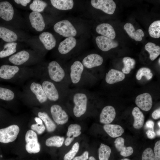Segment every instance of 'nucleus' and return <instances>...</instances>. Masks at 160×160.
I'll list each match as a JSON object with an SVG mask.
<instances>
[{
  "mask_svg": "<svg viewBox=\"0 0 160 160\" xmlns=\"http://www.w3.org/2000/svg\"><path fill=\"white\" fill-rule=\"evenodd\" d=\"M29 57V54L28 52L24 50L22 51L10 56L9 60L14 65H19L26 62Z\"/></svg>",
  "mask_w": 160,
  "mask_h": 160,
  "instance_id": "5701e85b",
  "label": "nucleus"
},
{
  "mask_svg": "<svg viewBox=\"0 0 160 160\" xmlns=\"http://www.w3.org/2000/svg\"><path fill=\"white\" fill-rule=\"evenodd\" d=\"M74 138L72 137H67L65 141V145L67 146H68L74 140Z\"/></svg>",
  "mask_w": 160,
  "mask_h": 160,
  "instance_id": "3c124183",
  "label": "nucleus"
},
{
  "mask_svg": "<svg viewBox=\"0 0 160 160\" xmlns=\"http://www.w3.org/2000/svg\"><path fill=\"white\" fill-rule=\"evenodd\" d=\"M54 31L64 37H73L77 34V31L71 23L67 20H63L56 23L54 26Z\"/></svg>",
  "mask_w": 160,
  "mask_h": 160,
  "instance_id": "f257e3e1",
  "label": "nucleus"
},
{
  "mask_svg": "<svg viewBox=\"0 0 160 160\" xmlns=\"http://www.w3.org/2000/svg\"><path fill=\"white\" fill-rule=\"evenodd\" d=\"M16 66L3 65L0 68V77L5 79H9L13 78L19 71Z\"/></svg>",
  "mask_w": 160,
  "mask_h": 160,
  "instance_id": "a211bd4d",
  "label": "nucleus"
},
{
  "mask_svg": "<svg viewBox=\"0 0 160 160\" xmlns=\"http://www.w3.org/2000/svg\"><path fill=\"white\" fill-rule=\"evenodd\" d=\"M103 62L102 56L97 54H91L87 56L83 59V65L85 67L90 68L101 65Z\"/></svg>",
  "mask_w": 160,
  "mask_h": 160,
  "instance_id": "ddd939ff",
  "label": "nucleus"
},
{
  "mask_svg": "<svg viewBox=\"0 0 160 160\" xmlns=\"http://www.w3.org/2000/svg\"><path fill=\"white\" fill-rule=\"evenodd\" d=\"M91 3L94 8L109 15L114 13L116 7V3L112 0H92Z\"/></svg>",
  "mask_w": 160,
  "mask_h": 160,
  "instance_id": "39448f33",
  "label": "nucleus"
},
{
  "mask_svg": "<svg viewBox=\"0 0 160 160\" xmlns=\"http://www.w3.org/2000/svg\"><path fill=\"white\" fill-rule=\"evenodd\" d=\"M47 5V3L43 1L34 0L30 5L29 7L33 11L39 12L43 11Z\"/></svg>",
  "mask_w": 160,
  "mask_h": 160,
  "instance_id": "c9c22d12",
  "label": "nucleus"
},
{
  "mask_svg": "<svg viewBox=\"0 0 160 160\" xmlns=\"http://www.w3.org/2000/svg\"><path fill=\"white\" fill-rule=\"evenodd\" d=\"M95 41L98 47L103 51H107L116 48L119 45L117 41L103 36L97 37Z\"/></svg>",
  "mask_w": 160,
  "mask_h": 160,
  "instance_id": "6e6552de",
  "label": "nucleus"
},
{
  "mask_svg": "<svg viewBox=\"0 0 160 160\" xmlns=\"http://www.w3.org/2000/svg\"><path fill=\"white\" fill-rule=\"evenodd\" d=\"M20 131L19 127L12 125L0 129V142L7 143L14 141Z\"/></svg>",
  "mask_w": 160,
  "mask_h": 160,
  "instance_id": "20e7f679",
  "label": "nucleus"
},
{
  "mask_svg": "<svg viewBox=\"0 0 160 160\" xmlns=\"http://www.w3.org/2000/svg\"><path fill=\"white\" fill-rule=\"evenodd\" d=\"M0 157H2V155H0Z\"/></svg>",
  "mask_w": 160,
  "mask_h": 160,
  "instance_id": "bf43d9fd",
  "label": "nucleus"
},
{
  "mask_svg": "<svg viewBox=\"0 0 160 160\" xmlns=\"http://www.w3.org/2000/svg\"><path fill=\"white\" fill-rule=\"evenodd\" d=\"M42 87L47 97L50 100L56 101L59 98L58 92L54 84L48 81H45Z\"/></svg>",
  "mask_w": 160,
  "mask_h": 160,
  "instance_id": "f8f14e48",
  "label": "nucleus"
},
{
  "mask_svg": "<svg viewBox=\"0 0 160 160\" xmlns=\"http://www.w3.org/2000/svg\"><path fill=\"white\" fill-rule=\"evenodd\" d=\"M103 129L108 135L113 138L121 136L124 132V129L117 124H105L103 126Z\"/></svg>",
  "mask_w": 160,
  "mask_h": 160,
  "instance_id": "4be33fe9",
  "label": "nucleus"
},
{
  "mask_svg": "<svg viewBox=\"0 0 160 160\" xmlns=\"http://www.w3.org/2000/svg\"><path fill=\"white\" fill-rule=\"evenodd\" d=\"M145 48L149 53L150 58L152 61L155 60L160 54V47L152 42L147 43Z\"/></svg>",
  "mask_w": 160,
  "mask_h": 160,
  "instance_id": "c85d7f7f",
  "label": "nucleus"
},
{
  "mask_svg": "<svg viewBox=\"0 0 160 160\" xmlns=\"http://www.w3.org/2000/svg\"><path fill=\"white\" fill-rule=\"evenodd\" d=\"M48 69L50 79L55 82L61 81L65 76L64 70L56 61L50 62L48 66Z\"/></svg>",
  "mask_w": 160,
  "mask_h": 160,
  "instance_id": "423d86ee",
  "label": "nucleus"
},
{
  "mask_svg": "<svg viewBox=\"0 0 160 160\" xmlns=\"http://www.w3.org/2000/svg\"><path fill=\"white\" fill-rule=\"evenodd\" d=\"M152 118L155 119H157L160 117V108L155 110L152 114Z\"/></svg>",
  "mask_w": 160,
  "mask_h": 160,
  "instance_id": "49530a36",
  "label": "nucleus"
},
{
  "mask_svg": "<svg viewBox=\"0 0 160 160\" xmlns=\"http://www.w3.org/2000/svg\"><path fill=\"white\" fill-rule=\"evenodd\" d=\"M81 127L80 126L77 124H70L68 127L67 133L68 137H74L79 136L81 133L80 130Z\"/></svg>",
  "mask_w": 160,
  "mask_h": 160,
  "instance_id": "f704fd0d",
  "label": "nucleus"
},
{
  "mask_svg": "<svg viewBox=\"0 0 160 160\" xmlns=\"http://www.w3.org/2000/svg\"><path fill=\"white\" fill-rule=\"evenodd\" d=\"M14 94L11 90L5 88L0 87V99L10 101L13 99Z\"/></svg>",
  "mask_w": 160,
  "mask_h": 160,
  "instance_id": "e433bc0d",
  "label": "nucleus"
},
{
  "mask_svg": "<svg viewBox=\"0 0 160 160\" xmlns=\"http://www.w3.org/2000/svg\"><path fill=\"white\" fill-rule=\"evenodd\" d=\"M150 36L155 38L160 37V20L155 21L152 23L148 28Z\"/></svg>",
  "mask_w": 160,
  "mask_h": 160,
  "instance_id": "2f4dec72",
  "label": "nucleus"
},
{
  "mask_svg": "<svg viewBox=\"0 0 160 160\" xmlns=\"http://www.w3.org/2000/svg\"><path fill=\"white\" fill-rule=\"evenodd\" d=\"M135 103L137 106L141 109L144 111H148L152 107V98L149 93H145L139 95L137 97Z\"/></svg>",
  "mask_w": 160,
  "mask_h": 160,
  "instance_id": "1a4fd4ad",
  "label": "nucleus"
},
{
  "mask_svg": "<svg viewBox=\"0 0 160 160\" xmlns=\"http://www.w3.org/2000/svg\"><path fill=\"white\" fill-rule=\"evenodd\" d=\"M146 133L148 137L150 139L154 138L156 136V134L153 129L148 130Z\"/></svg>",
  "mask_w": 160,
  "mask_h": 160,
  "instance_id": "de8ad7c7",
  "label": "nucleus"
},
{
  "mask_svg": "<svg viewBox=\"0 0 160 160\" xmlns=\"http://www.w3.org/2000/svg\"><path fill=\"white\" fill-rule=\"evenodd\" d=\"M121 160H130L127 159H121Z\"/></svg>",
  "mask_w": 160,
  "mask_h": 160,
  "instance_id": "4d7b16f0",
  "label": "nucleus"
},
{
  "mask_svg": "<svg viewBox=\"0 0 160 160\" xmlns=\"http://www.w3.org/2000/svg\"><path fill=\"white\" fill-rule=\"evenodd\" d=\"M111 152V149L109 147L101 143L98 149L99 160H108Z\"/></svg>",
  "mask_w": 160,
  "mask_h": 160,
  "instance_id": "7c9ffc66",
  "label": "nucleus"
},
{
  "mask_svg": "<svg viewBox=\"0 0 160 160\" xmlns=\"http://www.w3.org/2000/svg\"><path fill=\"white\" fill-rule=\"evenodd\" d=\"M122 61L124 65L122 69V72L124 73H129L131 69L135 67V60L129 57H126L123 58Z\"/></svg>",
  "mask_w": 160,
  "mask_h": 160,
  "instance_id": "473e14b6",
  "label": "nucleus"
},
{
  "mask_svg": "<svg viewBox=\"0 0 160 160\" xmlns=\"http://www.w3.org/2000/svg\"><path fill=\"white\" fill-rule=\"evenodd\" d=\"M38 116L44 123L48 132H52L55 131L56 127V125L47 113L39 112Z\"/></svg>",
  "mask_w": 160,
  "mask_h": 160,
  "instance_id": "cd10ccee",
  "label": "nucleus"
},
{
  "mask_svg": "<svg viewBox=\"0 0 160 160\" xmlns=\"http://www.w3.org/2000/svg\"><path fill=\"white\" fill-rule=\"evenodd\" d=\"M30 22L32 27L38 31L44 29L45 24L43 18L39 12L33 11L29 15Z\"/></svg>",
  "mask_w": 160,
  "mask_h": 160,
  "instance_id": "9b49d317",
  "label": "nucleus"
},
{
  "mask_svg": "<svg viewBox=\"0 0 160 160\" xmlns=\"http://www.w3.org/2000/svg\"><path fill=\"white\" fill-rule=\"evenodd\" d=\"M154 124V122L151 120L148 121L146 123V126L147 127L151 129H153Z\"/></svg>",
  "mask_w": 160,
  "mask_h": 160,
  "instance_id": "8fccbe9b",
  "label": "nucleus"
},
{
  "mask_svg": "<svg viewBox=\"0 0 160 160\" xmlns=\"http://www.w3.org/2000/svg\"><path fill=\"white\" fill-rule=\"evenodd\" d=\"M96 30L98 33L112 39H114L116 37V33L113 27L108 23H103L98 25Z\"/></svg>",
  "mask_w": 160,
  "mask_h": 160,
  "instance_id": "dca6fc26",
  "label": "nucleus"
},
{
  "mask_svg": "<svg viewBox=\"0 0 160 160\" xmlns=\"http://www.w3.org/2000/svg\"><path fill=\"white\" fill-rule=\"evenodd\" d=\"M76 41L73 37H68L61 42L58 46V50L62 54H66L76 46Z\"/></svg>",
  "mask_w": 160,
  "mask_h": 160,
  "instance_id": "f3484780",
  "label": "nucleus"
},
{
  "mask_svg": "<svg viewBox=\"0 0 160 160\" xmlns=\"http://www.w3.org/2000/svg\"><path fill=\"white\" fill-rule=\"evenodd\" d=\"M17 43L15 42H9L4 46L3 50L0 52V57L3 58L11 55L16 51Z\"/></svg>",
  "mask_w": 160,
  "mask_h": 160,
  "instance_id": "c756f323",
  "label": "nucleus"
},
{
  "mask_svg": "<svg viewBox=\"0 0 160 160\" xmlns=\"http://www.w3.org/2000/svg\"><path fill=\"white\" fill-rule=\"evenodd\" d=\"M156 134L157 135H158L160 136V129L158 130L156 132Z\"/></svg>",
  "mask_w": 160,
  "mask_h": 160,
  "instance_id": "5fc2aeb1",
  "label": "nucleus"
},
{
  "mask_svg": "<svg viewBox=\"0 0 160 160\" xmlns=\"http://www.w3.org/2000/svg\"><path fill=\"white\" fill-rule=\"evenodd\" d=\"M0 38L5 41L11 42L16 41L17 36L13 31L5 27L0 26Z\"/></svg>",
  "mask_w": 160,
  "mask_h": 160,
  "instance_id": "a878e982",
  "label": "nucleus"
},
{
  "mask_svg": "<svg viewBox=\"0 0 160 160\" xmlns=\"http://www.w3.org/2000/svg\"><path fill=\"white\" fill-rule=\"evenodd\" d=\"M83 70V65L81 62H74L71 67L70 77L73 83L76 84L80 81Z\"/></svg>",
  "mask_w": 160,
  "mask_h": 160,
  "instance_id": "4468645a",
  "label": "nucleus"
},
{
  "mask_svg": "<svg viewBox=\"0 0 160 160\" xmlns=\"http://www.w3.org/2000/svg\"><path fill=\"white\" fill-rule=\"evenodd\" d=\"M143 76H145L148 80L151 79L153 76L151 70L149 68L146 67L140 68L136 74V78L138 80H140Z\"/></svg>",
  "mask_w": 160,
  "mask_h": 160,
  "instance_id": "4c0bfd02",
  "label": "nucleus"
},
{
  "mask_svg": "<svg viewBox=\"0 0 160 160\" xmlns=\"http://www.w3.org/2000/svg\"><path fill=\"white\" fill-rule=\"evenodd\" d=\"M160 58H159V65H160Z\"/></svg>",
  "mask_w": 160,
  "mask_h": 160,
  "instance_id": "13d9d810",
  "label": "nucleus"
},
{
  "mask_svg": "<svg viewBox=\"0 0 160 160\" xmlns=\"http://www.w3.org/2000/svg\"><path fill=\"white\" fill-rule=\"evenodd\" d=\"M34 119L36 122V124H43L42 120L39 117H35Z\"/></svg>",
  "mask_w": 160,
  "mask_h": 160,
  "instance_id": "603ef678",
  "label": "nucleus"
},
{
  "mask_svg": "<svg viewBox=\"0 0 160 160\" xmlns=\"http://www.w3.org/2000/svg\"><path fill=\"white\" fill-rule=\"evenodd\" d=\"M79 149V143L76 142L73 145L71 149L65 155L63 158L64 160H71L78 152Z\"/></svg>",
  "mask_w": 160,
  "mask_h": 160,
  "instance_id": "58836bf2",
  "label": "nucleus"
},
{
  "mask_svg": "<svg viewBox=\"0 0 160 160\" xmlns=\"http://www.w3.org/2000/svg\"><path fill=\"white\" fill-rule=\"evenodd\" d=\"M142 160H157L151 148H147L144 151L142 155Z\"/></svg>",
  "mask_w": 160,
  "mask_h": 160,
  "instance_id": "ea45409f",
  "label": "nucleus"
},
{
  "mask_svg": "<svg viewBox=\"0 0 160 160\" xmlns=\"http://www.w3.org/2000/svg\"><path fill=\"white\" fill-rule=\"evenodd\" d=\"M39 39L47 50H51L55 46L56 39L53 35L49 32L42 33L39 36Z\"/></svg>",
  "mask_w": 160,
  "mask_h": 160,
  "instance_id": "412c9836",
  "label": "nucleus"
},
{
  "mask_svg": "<svg viewBox=\"0 0 160 160\" xmlns=\"http://www.w3.org/2000/svg\"><path fill=\"white\" fill-rule=\"evenodd\" d=\"M124 28L129 36L136 41H141L142 37L144 36V33L141 29H138L135 31L134 27L131 23H126Z\"/></svg>",
  "mask_w": 160,
  "mask_h": 160,
  "instance_id": "aec40b11",
  "label": "nucleus"
},
{
  "mask_svg": "<svg viewBox=\"0 0 160 160\" xmlns=\"http://www.w3.org/2000/svg\"><path fill=\"white\" fill-rule=\"evenodd\" d=\"M26 142L25 149L29 153H36L40 151V146L38 142L37 134L33 131L28 130L25 136Z\"/></svg>",
  "mask_w": 160,
  "mask_h": 160,
  "instance_id": "7ed1b4c3",
  "label": "nucleus"
},
{
  "mask_svg": "<svg viewBox=\"0 0 160 160\" xmlns=\"http://www.w3.org/2000/svg\"><path fill=\"white\" fill-rule=\"evenodd\" d=\"M15 1L17 4H21L22 6L25 7L27 4L30 2V0H15Z\"/></svg>",
  "mask_w": 160,
  "mask_h": 160,
  "instance_id": "09e8293b",
  "label": "nucleus"
},
{
  "mask_svg": "<svg viewBox=\"0 0 160 160\" xmlns=\"http://www.w3.org/2000/svg\"><path fill=\"white\" fill-rule=\"evenodd\" d=\"M125 76L122 72L114 69L109 70L105 77V81L108 84H112L123 81Z\"/></svg>",
  "mask_w": 160,
  "mask_h": 160,
  "instance_id": "6ab92c4d",
  "label": "nucleus"
},
{
  "mask_svg": "<svg viewBox=\"0 0 160 160\" xmlns=\"http://www.w3.org/2000/svg\"><path fill=\"white\" fill-rule=\"evenodd\" d=\"M50 2L54 7L59 10L71 9L73 6L72 0H51Z\"/></svg>",
  "mask_w": 160,
  "mask_h": 160,
  "instance_id": "bb28decb",
  "label": "nucleus"
},
{
  "mask_svg": "<svg viewBox=\"0 0 160 160\" xmlns=\"http://www.w3.org/2000/svg\"><path fill=\"white\" fill-rule=\"evenodd\" d=\"M133 153V150L131 146L124 147L120 151V155L124 157H127L131 155Z\"/></svg>",
  "mask_w": 160,
  "mask_h": 160,
  "instance_id": "37998d69",
  "label": "nucleus"
},
{
  "mask_svg": "<svg viewBox=\"0 0 160 160\" xmlns=\"http://www.w3.org/2000/svg\"><path fill=\"white\" fill-rule=\"evenodd\" d=\"M31 128L33 131H36L39 134H42L45 129V127L43 124H33L31 126Z\"/></svg>",
  "mask_w": 160,
  "mask_h": 160,
  "instance_id": "a19ab883",
  "label": "nucleus"
},
{
  "mask_svg": "<svg viewBox=\"0 0 160 160\" xmlns=\"http://www.w3.org/2000/svg\"><path fill=\"white\" fill-rule=\"evenodd\" d=\"M124 140L122 137H118L116 138L114 142L116 149L120 152L121 149L124 147Z\"/></svg>",
  "mask_w": 160,
  "mask_h": 160,
  "instance_id": "79ce46f5",
  "label": "nucleus"
},
{
  "mask_svg": "<svg viewBox=\"0 0 160 160\" xmlns=\"http://www.w3.org/2000/svg\"><path fill=\"white\" fill-rule=\"evenodd\" d=\"M73 101L75 105L73 108V113L76 117H80L86 111L87 103V96L84 93H76L74 96Z\"/></svg>",
  "mask_w": 160,
  "mask_h": 160,
  "instance_id": "f03ea898",
  "label": "nucleus"
},
{
  "mask_svg": "<svg viewBox=\"0 0 160 160\" xmlns=\"http://www.w3.org/2000/svg\"><path fill=\"white\" fill-rule=\"evenodd\" d=\"M64 140L63 137L54 136L48 138L46 141L45 144L48 146L60 147L63 145Z\"/></svg>",
  "mask_w": 160,
  "mask_h": 160,
  "instance_id": "72a5a7b5",
  "label": "nucleus"
},
{
  "mask_svg": "<svg viewBox=\"0 0 160 160\" xmlns=\"http://www.w3.org/2000/svg\"><path fill=\"white\" fill-rule=\"evenodd\" d=\"M116 115V111L113 107L111 105L106 106L100 114V122L105 124H109L114 120Z\"/></svg>",
  "mask_w": 160,
  "mask_h": 160,
  "instance_id": "9d476101",
  "label": "nucleus"
},
{
  "mask_svg": "<svg viewBox=\"0 0 160 160\" xmlns=\"http://www.w3.org/2000/svg\"><path fill=\"white\" fill-rule=\"evenodd\" d=\"M13 7L9 2L7 1L0 2V17L4 20L9 21L13 17Z\"/></svg>",
  "mask_w": 160,
  "mask_h": 160,
  "instance_id": "2eb2a0df",
  "label": "nucleus"
},
{
  "mask_svg": "<svg viewBox=\"0 0 160 160\" xmlns=\"http://www.w3.org/2000/svg\"><path fill=\"white\" fill-rule=\"evenodd\" d=\"M88 152L85 151L80 156L74 158L73 160H87L88 159Z\"/></svg>",
  "mask_w": 160,
  "mask_h": 160,
  "instance_id": "a18cd8bd",
  "label": "nucleus"
},
{
  "mask_svg": "<svg viewBox=\"0 0 160 160\" xmlns=\"http://www.w3.org/2000/svg\"><path fill=\"white\" fill-rule=\"evenodd\" d=\"M89 160H96V159L94 157L91 156L89 157Z\"/></svg>",
  "mask_w": 160,
  "mask_h": 160,
  "instance_id": "864d4df0",
  "label": "nucleus"
},
{
  "mask_svg": "<svg viewBox=\"0 0 160 160\" xmlns=\"http://www.w3.org/2000/svg\"><path fill=\"white\" fill-rule=\"evenodd\" d=\"M160 121H159V122H158V125H159V127H160Z\"/></svg>",
  "mask_w": 160,
  "mask_h": 160,
  "instance_id": "6e6d98bb",
  "label": "nucleus"
},
{
  "mask_svg": "<svg viewBox=\"0 0 160 160\" xmlns=\"http://www.w3.org/2000/svg\"><path fill=\"white\" fill-rule=\"evenodd\" d=\"M154 155L157 160H160V141L156 142L154 148Z\"/></svg>",
  "mask_w": 160,
  "mask_h": 160,
  "instance_id": "c03bdc74",
  "label": "nucleus"
},
{
  "mask_svg": "<svg viewBox=\"0 0 160 160\" xmlns=\"http://www.w3.org/2000/svg\"><path fill=\"white\" fill-rule=\"evenodd\" d=\"M30 89L40 103H43L47 101V98L40 84L33 82L31 85Z\"/></svg>",
  "mask_w": 160,
  "mask_h": 160,
  "instance_id": "b1692460",
  "label": "nucleus"
},
{
  "mask_svg": "<svg viewBox=\"0 0 160 160\" xmlns=\"http://www.w3.org/2000/svg\"><path fill=\"white\" fill-rule=\"evenodd\" d=\"M132 113L134 119V127L137 129L141 128L144 122L145 117L143 113L138 107H135L133 109Z\"/></svg>",
  "mask_w": 160,
  "mask_h": 160,
  "instance_id": "393cba45",
  "label": "nucleus"
},
{
  "mask_svg": "<svg viewBox=\"0 0 160 160\" xmlns=\"http://www.w3.org/2000/svg\"><path fill=\"white\" fill-rule=\"evenodd\" d=\"M50 112L53 120L58 125L64 124L68 121V114L60 105H52L50 108Z\"/></svg>",
  "mask_w": 160,
  "mask_h": 160,
  "instance_id": "0eeeda50",
  "label": "nucleus"
}]
</instances>
